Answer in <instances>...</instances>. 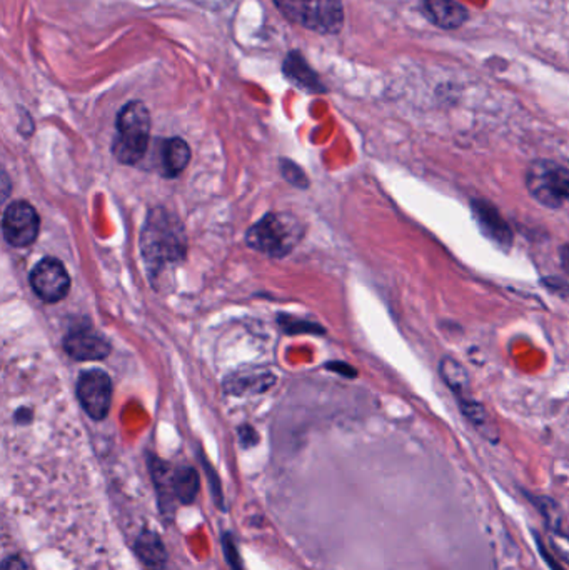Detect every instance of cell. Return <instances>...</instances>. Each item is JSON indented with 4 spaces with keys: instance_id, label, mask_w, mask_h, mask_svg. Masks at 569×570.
<instances>
[{
    "instance_id": "obj_1",
    "label": "cell",
    "mask_w": 569,
    "mask_h": 570,
    "mask_svg": "<svg viewBox=\"0 0 569 570\" xmlns=\"http://www.w3.org/2000/svg\"><path fill=\"white\" fill-rule=\"evenodd\" d=\"M141 250L151 274L176 267L188 254V235L182 222L164 207L151 210L144 222Z\"/></svg>"
},
{
    "instance_id": "obj_2",
    "label": "cell",
    "mask_w": 569,
    "mask_h": 570,
    "mask_svg": "<svg viewBox=\"0 0 569 570\" xmlns=\"http://www.w3.org/2000/svg\"><path fill=\"white\" fill-rule=\"evenodd\" d=\"M151 112L143 101H131L120 109L112 142V153L118 162L134 165L143 161L151 139Z\"/></svg>"
},
{
    "instance_id": "obj_3",
    "label": "cell",
    "mask_w": 569,
    "mask_h": 570,
    "mask_svg": "<svg viewBox=\"0 0 569 570\" xmlns=\"http://www.w3.org/2000/svg\"><path fill=\"white\" fill-rule=\"evenodd\" d=\"M287 22L320 35L339 34L345 25L343 0H273Z\"/></svg>"
},
{
    "instance_id": "obj_4",
    "label": "cell",
    "mask_w": 569,
    "mask_h": 570,
    "mask_svg": "<svg viewBox=\"0 0 569 570\" xmlns=\"http://www.w3.org/2000/svg\"><path fill=\"white\" fill-rule=\"evenodd\" d=\"M304 225L296 215L284 212H273L254 224L248 232V244L266 256H287L302 239Z\"/></svg>"
},
{
    "instance_id": "obj_5",
    "label": "cell",
    "mask_w": 569,
    "mask_h": 570,
    "mask_svg": "<svg viewBox=\"0 0 569 570\" xmlns=\"http://www.w3.org/2000/svg\"><path fill=\"white\" fill-rule=\"evenodd\" d=\"M526 189L541 206L561 209L569 204V169L555 161H534L526 169Z\"/></svg>"
},
{
    "instance_id": "obj_6",
    "label": "cell",
    "mask_w": 569,
    "mask_h": 570,
    "mask_svg": "<svg viewBox=\"0 0 569 570\" xmlns=\"http://www.w3.org/2000/svg\"><path fill=\"white\" fill-rule=\"evenodd\" d=\"M77 397L91 419H106L112 400L110 377L101 369L83 371L77 381Z\"/></svg>"
},
{
    "instance_id": "obj_7",
    "label": "cell",
    "mask_w": 569,
    "mask_h": 570,
    "mask_svg": "<svg viewBox=\"0 0 569 570\" xmlns=\"http://www.w3.org/2000/svg\"><path fill=\"white\" fill-rule=\"evenodd\" d=\"M40 229V217L37 210L25 200H15L2 219L4 237L13 247H29L36 242Z\"/></svg>"
},
{
    "instance_id": "obj_8",
    "label": "cell",
    "mask_w": 569,
    "mask_h": 570,
    "mask_svg": "<svg viewBox=\"0 0 569 570\" xmlns=\"http://www.w3.org/2000/svg\"><path fill=\"white\" fill-rule=\"evenodd\" d=\"M31 285L44 303H60L71 291V277L59 259L46 257L31 272Z\"/></svg>"
},
{
    "instance_id": "obj_9",
    "label": "cell",
    "mask_w": 569,
    "mask_h": 570,
    "mask_svg": "<svg viewBox=\"0 0 569 570\" xmlns=\"http://www.w3.org/2000/svg\"><path fill=\"white\" fill-rule=\"evenodd\" d=\"M471 212L479 231L503 249H511L514 242V233L508 221L503 217L498 207L487 198H473Z\"/></svg>"
},
{
    "instance_id": "obj_10",
    "label": "cell",
    "mask_w": 569,
    "mask_h": 570,
    "mask_svg": "<svg viewBox=\"0 0 569 570\" xmlns=\"http://www.w3.org/2000/svg\"><path fill=\"white\" fill-rule=\"evenodd\" d=\"M64 349L74 361H102L110 354V344L92 327L79 326L64 338Z\"/></svg>"
},
{
    "instance_id": "obj_11",
    "label": "cell",
    "mask_w": 569,
    "mask_h": 570,
    "mask_svg": "<svg viewBox=\"0 0 569 570\" xmlns=\"http://www.w3.org/2000/svg\"><path fill=\"white\" fill-rule=\"evenodd\" d=\"M154 478H161V486L169 487L182 504H190L199 492V476L192 467L169 469L159 462L154 467Z\"/></svg>"
},
{
    "instance_id": "obj_12",
    "label": "cell",
    "mask_w": 569,
    "mask_h": 570,
    "mask_svg": "<svg viewBox=\"0 0 569 570\" xmlns=\"http://www.w3.org/2000/svg\"><path fill=\"white\" fill-rule=\"evenodd\" d=\"M421 11L429 22L442 31L461 29L469 12L458 0H421Z\"/></svg>"
},
{
    "instance_id": "obj_13",
    "label": "cell",
    "mask_w": 569,
    "mask_h": 570,
    "mask_svg": "<svg viewBox=\"0 0 569 570\" xmlns=\"http://www.w3.org/2000/svg\"><path fill=\"white\" fill-rule=\"evenodd\" d=\"M454 397L458 399L460 410L463 412L464 417L475 427L476 431L479 432L486 441L498 443V429H496L495 422L489 417L486 408L473 397L471 389L458 392V394H454Z\"/></svg>"
},
{
    "instance_id": "obj_14",
    "label": "cell",
    "mask_w": 569,
    "mask_h": 570,
    "mask_svg": "<svg viewBox=\"0 0 569 570\" xmlns=\"http://www.w3.org/2000/svg\"><path fill=\"white\" fill-rule=\"evenodd\" d=\"M283 72L285 77L291 82H294L297 87L304 89L311 93H326L328 89L320 81L316 70L312 69L306 62V58L301 56L299 50H293L287 54L283 64Z\"/></svg>"
},
{
    "instance_id": "obj_15",
    "label": "cell",
    "mask_w": 569,
    "mask_h": 570,
    "mask_svg": "<svg viewBox=\"0 0 569 570\" xmlns=\"http://www.w3.org/2000/svg\"><path fill=\"white\" fill-rule=\"evenodd\" d=\"M136 554L149 569L161 570L167 562L166 548L161 537L153 531H144L143 534L137 537Z\"/></svg>"
},
{
    "instance_id": "obj_16",
    "label": "cell",
    "mask_w": 569,
    "mask_h": 570,
    "mask_svg": "<svg viewBox=\"0 0 569 570\" xmlns=\"http://www.w3.org/2000/svg\"><path fill=\"white\" fill-rule=\"evenodd\" d=\"M190 162V147L180 137L164 140L162 144V169L167 177H178Z\"/></svg>"
},
{
    "instance_id": "obj_17",
    "label": "cell",
    "mask_w": 569,
    "mask_h": 570,
    "mask_svg": "<svg viewBox=\"0 0 569 570\" xmlns=\"http://www.w3.org/2000/svg\"><path fill=\"white\" fill-rule=\"evenodd\" d=\"M530 499L533 502L534 507L545 517L549 532L561 531V511H559L556 502L551 501L547 497H533V495H530Z\"/></svg>"
},
{
    "instance_id": "obj_18",
    "label": "cell",
    "mask_w": 569,
    "mask_h": 570,
    "mask_svg": "<svg viewBox=\"0 0 569 570\" xmlns=\"http://www.w3.org/2000/svg\"><path fill=\"white\" fill-rule=\"evenodd\" d=\"M549 542H551L553 552L556 554L557 557H561V559L569 564L568 534H563L561 531H551V532H549Z\"/></svg>"
},
{
    "instance_id": "obj_19",
    "label": "cell",
    "mask_w": 569,
    "mask_h": 570,
    "mask_svg": "<svg viewBox=\"0 0 569 570\" xmlns=\"http://www.w3.org/2000/svg\"><path fill=\"white\" fill-rule=\"evenodd\" d=\"M541 285L559 299L569 301V284L566 280L559 279V277H543Z\"/></svg>"
},
{
    "instance_id": "obj_20",
    "label": "cell",
    "mask_w": 569,
    "mask_h": 570,
    "mask_svg": "<svg viewBox=\"0 0 569 570\" xmlns=\"http://www.w3.org/2000/svg\"><path fill=\"white\" fill-rule=\"evenodd\" d=\"M190 2L207 11L221 12L227 9L234 0H190Z\"/></svg>"
},
{
    "instance_id": "obj_21",
    "label": "cell",
    "mask_w": 569,
    "mask_h": 570,
    "mask_svg": "<svg viewBox=\"0 0 569 570\" xmlns=\"http://www.w3.org/2000/svg\"><path fill=\"white\" fill-rule=\"evenodd\" d=\"M328 369H331V371H336V373H343L346 377H356L357 373L349 365V364H341V362H334V364H329L328 365Z\"/></svg>"
},
{
    "instance_id": "obj_22",
    "label": "cell",
    "mask_w": 569,
    "mask_h": 570,
    "mask_svg": "<svg viewBox=\"0 0 569 570\" xmlns=\"http://www.w3.org/2000/svg\"><path fill=\"white\" fill-rule=\"evenodd\" d=\"M2 570H27V566L19 557H7L2 562Z\"/></svg>"
},
{
    "instance_id": "obj_23",
    "label": "cell",
    "mask_w": 569,
    "mask_h": 570,
    "mask_svg": "<svg viewBox=\"0 0 569 570\" xmlns=\"http://www.w3.org/2000/svg\"><path fill=\"white\" fill-rule=\"evenodd\" d=\"M559 259H561V267L565 268V272L569 274V245H563L559 249Z\"/></svg>"
}]
</instances>
